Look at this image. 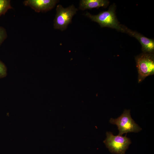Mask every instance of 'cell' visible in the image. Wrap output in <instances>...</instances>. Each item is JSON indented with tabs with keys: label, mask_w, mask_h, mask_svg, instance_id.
<instances>
[{
	"label": "cell",
	"mask_w": 154,
	"mask_h": 154,
	"mask_svg": "<svg viewBox=\"0 0 154 154\" xmlns=\"http://www.w3.org/2000/svg\"><path fill=\"white\" fill-rule=\"evenodd\" d=\"M115 6L111 5L109 9L102 11L98 14L93 15L88 12L86 15L92 21L98 23L102 27H108L121 31V25L119 23L116 17Z\"/></svg>",
	"instance_id": "6da1fadb"
},
{
	"label": "cell",
	"mask_w": 154,
	"mask_h": 154,
	"mask_svg": "<svg viewBox=\"0 0 154 154\" xmlns=\"http://www.w3.org/2000/svg\"><path fill=\"white\" fill-rule=\"evenodd\" d=\"M138 72V82L154 74L153 53L143 52L135 58Z\"/></svg>",
	"instance_id": "7a4b0ae2"
},
{
	"label": "cell",
	"mask_w": 154,
	"mask_h": 154,
	"mask_svg": "<svg viewBox=\"0 0 154 154\" xmlns=\"http://www.w3.org/2000/svg\"><path fill=\"white\" fill-rule=\"evenodd\" d=\"M130 110H125L122 114L116 119L111 118L110 122L116 125L119 131V135L128 132H138L142 129L132 118Z\"/></svg>",
	"instance_id": "3957f363"
},
{
	"label": "cell",
	"mask_w": 154,
	"mask_h": 154,
	"mask_svg": "<svg viewBox=\"0 0 154 154\" xmlns=\"http://www.w3.org/2000/svg\"><path fill=\"white\" fill-rule=\"evenodd\" d=\"M106 138L104 141L106 147L112 153L125 154L129 146L131 143L130 139L118 135H114L111 132H106Z\"/></svg>",
	"instance_id": "277c9868"
},
{
	"label": "cell",
	"mask_w": 154,
	"mask_h": 154,
	"mask_svg": "<svg viewBox=\"0 0 154 154\" xmlns=\"http://www.w3.org/2000/svg\"><path fill=\"white\" fill-rule=\"evenodd\" d=\"M56 10V14L54 19V28L63 31L71 23L77 9L72 5L67 7L64 8L59 4L57 5Z\"/></svg>",
	"instance_id": "5b68a950"
},
{
	"label": "cell",
	"mask_w": 154,
	"mask_h": 154,
	"mask_svg": "<svg viewBox=\"0 0 154 154\" xmlns=\"http://www.w3.org/2000/svg\"><path fill=\"white\" fill-rule=\"evenodd\" d=\"M125 33L136 38L141 43L143 52L153 53L154 51V40L149 38L141 34L121 25V31Z\"/></svg>",
	"instance_id": "8992f818"
},
{
	"label": "cell",
	"mask_w": 154,
	"mask_h": 154,
	"mask_svg": "<svg viewBox=\"0 0 154 154\" xmlns=\"http://www.w3.org/2000/svg\"><path fill=\"white\" fill-rule=\"evenodd\" d=\"M59 1L57 0H25L24 5L37 12H45L54 8Z\"/></svg>",
	"instance_id": "52a82bcc"
},
{
	"label": "cell",
	"mask_w": 154,
	"mask_h": 154,
	"mask_svg": "<svg viewBox=\"0 0 154 154\" xmlns=\"http://www.w3.org/2000/svg\"><path fill=\"white\" fill-rule=\"evenodd\" d=\"M109 1L106 0H81L80 1L79 8L82 10L100 7H105Z\"/></svg>",
	"instance_id": "ba28073f"
},
{
	"label": "cell",
	"mask_w": 154,
	"mask_h": 154,
	"mask_svg": "<svg viewBox=\"0 0 154 154\" xmlns=\"http://www.w3.org/2000/svg\"><path fill=\"white\" fill-rule=\"evenodd\" d=\"M10 0H0V17L5 15L9 9H12Z\"/></svg>",
	"instance_id": "9c48e42d"
},
{
	"label": "cell",
	"mask_w": 154,
	"mask_h": 154,
	"mask_svg": "<svg viewBox=\"0 0 154 154\" xmlns=\"http://www.w3.org/2000/svg\"><path fill=\"white\" fill-rule=\"evenodd\" d=\"M7 75V68L5 64L0 60V78L5 77Z\"/></svg>",
	"instance_id": "30bf717a"
},
{
	"label": "cell",
	"mask_w": 154,
	"mask_h": 154,
	"mask_svg": "<svg viewBox=\"0 0 154 154\" xmlns=\"http://www.w3.org/2000/svg\"><path fill=\"white\" fill-rule=\"evenodd\" d=\"M7 33L6 29L0 26V46L3 43L7 38Z\"/></svg>",
	"instance_id": "8fae6325"
}]
</instances>
